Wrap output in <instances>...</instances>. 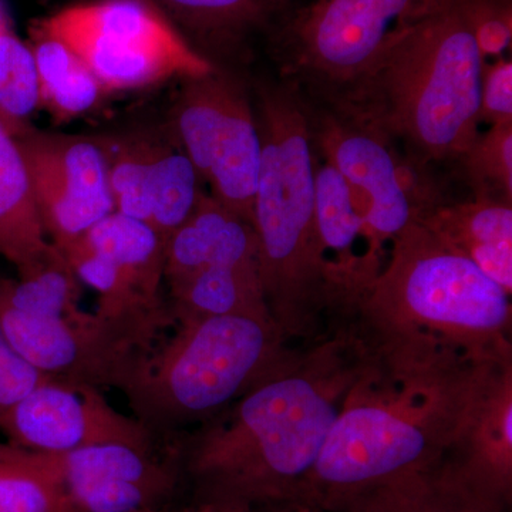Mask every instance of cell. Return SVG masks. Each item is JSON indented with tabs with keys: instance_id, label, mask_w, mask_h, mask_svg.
I'll return each mask as SVG.
<instances>
[{
	"instance_id": "836d02e7",
	"label": "cell",
	"mask_w": 512,
	"mask_h": 512,
	"mask_svg": "<svg viewBox=\"0 0 512 512\" xmlns=\"http://www.w3.org/2000/svg\"><path fill=\"white\" fill-rule=\"evenodd\" d=\"M5 29V23H3L2 13H0V32Z\"/></svg>"
},
{
	"instance_id": "1f68e13d",
	"label": "cell",
	"mask_w": 512,
	"mask_h": 512,
	"mask_svg": "<svg viewBox=\"0 0 512 512\" xmlns=\"http://www.w3.org/2000/svg\"><path fill=\"white\" fill-rule=\"evenodd\" d=\"M268 512H328L322 510V508L315 507V505L292 503L282 505V507L275 508V510Z\"/></svg>"
},
{
	"instance_id": "83f0119b",
	"label": "cell",
	"mask_w": 512,
	"mask_h": 512,
	"mask_svg": "<svg viewBox=\"0 0 512 512\" xmlns=\"http://www.w3.org/2000/svg\"><path fill=\"white\" fill-rule=\"evenodd\" d=\"M456 163L474 195L512 201V123L480 131Z\"/></svg>"
},
{
	"instance_id": "9a60e30c",
	"label": "cell",
	"mask_w": 512,
	"mask_h": 512,
	"mask_svg": "<svg viewBox=\"0 0 512 512\" xmlns=\"http://www.w3.org/2000/svg\"><path fill=\"white\" fill-rule=\"evenodd\" d=\"M315 181L320 241L340 311L349 318L357 299L382 272L389 251L373 237L342 175L318 154Z\"/></svg>"
},
{
	"instance_id": "e0dca14e",
	"label": "cell",
	"mask_w": 512,
	"mask_h": 512,
	"mask_svg": "<svg viewBox=\"0 0 512 512\" xmlns=\"http://www.w3.org/2000/svg\"><path fill=\"white\" fill-rule=\"evenodd\" d=\"M231 265H259L254 225L205 192L165 242V285L171 288L198 272Z\"/></svg>"
},
{
	"instance_id": "d6986e66",
	"label": "cell",
	"mask_w": 512,
	"mask_h": 512,
	"mask_svg": "<svg viewBox=\"0 0 512 512\" xmlns=\"http://www.w3.org/2000/svg\"><path fill=\"white\" fill-rule=\"evenodd\" d=\"M80 239L109 259L138 311L174 323L163 295L165 241L153 228L114 211Z\"/></svg>"
},
{
	"instance_id": "4fadbf2b",
	"label": "cell",
	"mask_w": 512,
	"mask_h": 512,
	"mask_svg": "<svg viewBox=\"0 0 512 512\" xmlns=\"http://www.w3.org/2000/svg\"><path fill=\"white\" fill-rule=\"evenodd\" d=\"M8 443L43 454H64L106 443L156 448L146 427L117 412L103 390L49 377L0 419Z\"/></svg>"
},
{
	"instance_id": "f1b7e54d",
	"label": "cell",
	"mask_w": 512,
	"mask_h": 512,
	"mask_svg": "<svg viewBox=\"0 0 512 512\" xmlns=\"http://www.w3.org/2000/svg\"><path fill=\"white\" fill-rule=\"evenodd\" d=\"M484 60L503 57L512 40L511 0H458Z\"/></svg>"
},
{
	"instance_id": "7402d4cb",
	"label": "cell",
	"mask_w": 512,
	"mask_h": 512,
	"mask_svg": "<svg viewBox=\"0 0 512 512\" xmlns=\"http://www.w3.org/2000/svg\"><path fill=\"white\" fill-rule=\"evenodd\" d=\"M167 289L165 298L174 325L225 315L271 319L266 308L259 265L207 269Z\"/></svg>"
},
{
	"instance_id": "9c48e42d",
	"label": "cell",
	"mask_w": 512,
	"mask_h": 512,
	"mask_svg": "<svg viewBox=\"0 0 512 512\" xmlns=\"http://www.w3.org/2000/svg\"><path fill=\"white\" fill-rule=\"evenodd\" d=\"M303 100L316 154L349 185L380 247L390 251L404 229L446 201L427 173L429 164L404 157L392 138L365 121Z\"/></svg>"
},
{
	"instance_id": "277c9868",
	"label": "cell",
	"mask_w": 512,
	"mask_h": 512,
	"mask_svg": "<svg viewBox=\"0 0 512 512\" xmlns=\"http://www.w3.org/2000/svg\"><path fill=\"white\" fill-rule=\"evenodd\" d=\"M484 64L458 0H450L407 30L333 110L400 141L423 163L457 161L480 133Z\"/></svg>"
},
{
	"instance_id": "ba28073f",
	"label": "cell",
	"mask_w": 512,
	"mask_h": 512,
	"mask_svg": "<svg viewBox=\"0 0 512 512\" xmlns=\"http://www.w3.org/2000/svg\"><path fill=\"white\" fill-rule=\"evenodd\" d=\"M39 32L69 46L104 90L138 89L214 69L143 0L72 6L40 23Z\"/></svg>"
},
{
	"instance_id": "7c38bea8",
	"label": "cell",
	"mask_w": 512,
	"mask_h": 512,
	"mask_svg": "<svg viewBox=\"0 0 512 512\" xmlns=\"http://www.w3.org/2000/svg\"><path fill=\"white\" fill-rule=\"evenodd\" d=\"M15 138L28 168L40 221L53 247L76 241L116 211L103 144L32 127Z\"/></svg>"
},
{
	"instance_id": "ffe728a7",
	"label": "cell",
	"mask_w": 512,
	"mask_h": 512,
	"mask_svg": "<svg viewBox=\"0 0 512 512\" xmlns=\"http://www.w3.org/2000/svg\"><path fill=\"white\" fill-rule=\"evenodd\" d=\"M328 512H510L470 487L443 460L370 485Z\"/></svg>"
},
{
	"instance_id": "484cf974",
	"label": "cell",
	"mask_w": 512,
	"mask_h": 512,
	"mask_svg": "<svg viewBox=\"0 0 512 512\" xmlns=\"http://www.w3.org/2000/svg\"><path fill=\"white\" fill-rule=\"evenodd\" d=\"M181 19L208 40L239 39L266 25L286 0H164Z\"/></svg>"
},
{
	"instance_id": "8992f818",
	"label": "cell",
	"mask_w": 512,
	"mask_h": 512,
	"mask_svg": "<svg viewBox=\"0 0 512 512\" xmlns=\"http://www.w3.org/2000/svg\"><path fill=\"white\" fill-rule=\"evenodd\" d=\"M174 326V335L157 342L121 390L134 419L168 443L235 402L296 348L259 316H210Z\"/></svg>"
},
{
	"instance_id": "6da1fadb",
	"label": "cell",
	"mask_w": 512,
	"mask_h": 512,
	"mask_svg": "<svg viewBox=\"0 0 512 512\" xmlns=\"http://www.w3.org/2000/svg\"><path fill=\"white\" fill-rule=\"evenodd\" d=\"M343 319L211 419L168 443L191 504L211 512H268L299 503L343 400L367 355Z\"/></svg>"
},
{
	"instance_id": "7a4b0ae2",
	"label": "cell",
	"mask_w": 512,
	"mask_h": 512,
	"mask_svg": "<svg viewBox=\"0 0 512 512\" xmlns=\"http://www.w3.org/2000/svg\"><path fill=\"white\" fill-rule=\"evenodd\" d=\"M363 332L365 363L299 500L325 511L363 488L443 460L491 367L504 363Z\"/></svg>"
},
{
	"instance_id": "ac0fdd59",
	"label": "cell",
	"mask_w": 512,
	"mask_h": 512,
	"mask_svg": "<svg viewBox=\"0 0 512 512\" xmlns=\"http://www.w3.org/2000/svg\"><path fill=\"white\" fill-rule=\"evenodd\" d=\"M417 222L512 295V201L485 195L444 201Z\"/></svg>"
},
{
	"instance_id": "d6a6232c",
	"label": "cell",
	"mask_w": 512,
	"mask_h": 512,
	"mask_svg": "<svg viewBox=\"0 0 512 512\" xmlns=\"http://www.w3.org/2000/svg\"><path fill=\"white\" fill-rule=\"evenodd\" d=\"M173 512H211L207 510V508L200 507V505H195L188 503L184 505V507L178 508V510H174Z\"/></svg>"
},
{
	"instance_id": "f546056e",
	"label": "cell",
	"mask_w": 512,
	"mask_h": 512,
	"mask_svg": "<svg viewBox=\"0 0 512 512\" xmlns=\"http://www.w3.org/2000/svg\"><path fill=\"white\" fill-rule=\"evenodd\" d=\"M47 379L19 355L0 328V419Z\"/></svg>"
},
{
	"instance_id": "3957f363",
	"label": "cell",
	"mask_w": 512,
	"mask_h": 512,
	"mask_svg": "<svg viewBox=\"0 0 512 512\" xmlns=\"http://www.w3.org/2000/svg\"><path fill=\"white\" fill-rule=\"evenodd\" d=\"M262 163L254 228L266 308L285 342L308 345L342 311L316 218V151L303 96L292 83L259 87Z\"/></svg>"
},
{
	"instance_id": "4316f807",
	"label": "cell",
	"mask_w": 512,
	"mask_h": 512,
	"mask_svg": "<svg viewBox=\"0 0 512 512\" xmlns=\"http://www.w3.org/2000/svg\"><path fill=\"white\" fill-rule=\"evenodd\" d=\"M42 104L32 49L8 30L0 32V120L13 137L28 128Z\"/></svg>"
},
{
	"instance_id": "8fae6325",
	"label": "cell",
	"mask_w": 512,
	"mask_h": 512,
	"mask_svg": "<svg viewBox=\"0 0 512 512\" xmlns=\"http://www.w3.org/2000/svg\"><path fill=\"white\" fill-rule=\"evenodd\" d=\"M0 328L23 359L63 382L123 390L163 330L80 309L35 316L0 306Z\"/></svg>"
},
{
	"instance_id": "2e32d148",
	"label": "cell",
	"mask_w": 512,
	"mask_h": 512,
	"mask_svg": "<svg viewBox=\"0 0 512 512\" xmlns=\"http://www.w3.org/2000/svg\"><path fill=\"white\" fill-rule=\"evenodd\" d=\"M443 461L478 493L511 508L512 362L491 367Z\"/></svg>"
},
{
	"instance_id": "44dd1931",
	"label": "cell",
	"mask_w": 512,
	"mask_h": 512,
	"mask_svg": "<svg viewBox=\"0 0 512 512\" xmlns=\"http://www.w3.org/2000/svg\"><path fill=\"white\" fill-rule=\"evenodd\" d=\"M55 254L37 212L18 141L0 120V256L22 276Z\"/></svg>"
},
{
	"instance_id": "d4e9b609",
	"label": "cell",
	"mask_w": 512,
	"mask_h": 512,
	"mask_svg": "<svg viewBox=\"0 0 512 512\" xmlns=\"http://www.w3.org/2000/svg\"><path fill=\"white\" fill-rule=\"evenodd\" d=\"M82 282L56 254L35 271L16 281L0 279V306L35 316H66L79 312Z\"/></svg>"
},
{
	"instance_id": "603a6c76",
	"label": "cell",
	"mask_w": 512,
	"mask_h": 512,
	"mask_svg": "<svg viewBox=\"0 0 512 512\" xmlns=\"http://www.w3.org/2000/svg\"><path fill=\"white\" fill-rule=\"evenodd\" d=\"M30 49L39 73L42 104L53 116L73 119L96 106L103 86L69 46L37 30L35 45Z\"/></svg>"
},
{
	"instance_id": "30bf717a",
	"label": "cell",
	"mask_w": 512,
	"mask_h": 512,
	"mask_svg": "<svg viewBox=\"0 0 512 512\" xmlns=\"http://www.w3.org/2000/svg\"><path fill=\"white\" fill-rule=\"evenodd\" d=\"M174 107L175 143L210 195L254 225L262 140L252 100L235 77L212 69L187 77Z\"/></svg>"
},
{
	"instance_id": "52a82bcc",
	"label": "cell",
	"mask_w": 512,
	"mask_h": 512,
	"mask_svg": "<svg viewBox=\"0 0 512 512\" xmlns=\"http://www.w3.org/2000/svg\"><path fill=\"white\" fill-rule=\"evenodd\" d=\"M450 0H313L282 33V76L319 106L339 109L419 20Z\"/></svg>"
},
{
	"instance_id": "5bb4252c",
	"label": "cell",
	"mask_w": 512,
	"mask_h": 512,
	"mask_svg": "<svg viewBox=\"0 0 512 512\" xmlns=\"http://www.w3.org/2000/svg\"><path fill=\"white\" fill-rule=\"evenodd\" d=\"M104 147L114 208L167 242L205 194L194 164L177 143L128 140Z\"/></svg>"
},
{
	"instance_id": "5b68a950",
	"label": "cell",
	"mask_w": 512,
	"mask_h": 512,
	"mask_svg": "<svg viewBox=\"0 0 512 512\" xmlns=\"http://www.w3.org/2000/svg\"><path fill=\"white\" fill-rule=\"evenodd\" d=\"M349 318L370 335L424 340L480 362L512 360L510 293L417 221L394 239Z\"/></svg>"
},
{
	"instance_id": "cb8c5ba5",
	"label": "cell",
	"mask_w": 512,
	"mask_h": 512,
	"mask_svg": "<svg viewBox=\"0 0 512 512\" xmlns=\"http://www.w3.org/2000/svg\"><path fill=\"white\" fill-rule=\"evenodd\" d=\"M0 512H74L49 454L0 443Z\"/></svg>"
},
{
	"instance_id": "4dcf8cb0",
	"label": "cell",
	"mask_w": 512,
	"mask_h": 512,
	"mask_svg": "<svg viewBox=\"0 0 512 512\" xmlns=\"http://www.w3.org/2000/svg\"><path fill=\"white\" fill-rule=\"evenodd\" d=\"M481 124L497 126L512 123V62L498 57L485 62L480 90Z\"/></svg>"
}]
</instances>
